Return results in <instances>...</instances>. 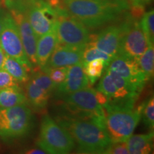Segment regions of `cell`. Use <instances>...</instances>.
<instances>
[{"mask_svg": "<svg viewBox=\"0 0 154 154\" xmlns=\"http://www.w3.org/2000/svg\"><path fill=\"white\" fill-rule=\"evenodd\" d=\"M67 12L88 29L117 21L129 11L128 0H61Z\"/></svg>", "mask_w": 154, "mask_h": 154, "instance_id": "1", "label": "cell"}, {"mask_svg": "<svg viewBox=\"0 0 154 154\" xmlns=\"http://www.w3.org/2000/svg\"><path fill=\"white\" fill-rule=\"evenodd\" d=\"M56 121L70 134L77 143V153H103L111 143L103 125L94 119L63 113L56 118Z\"/></svg>", "mask_w": 154, "mask_h": 154, "instance_id": "2", "label": "cell"}, {"mask_svg": "<svg viewBox=\"0 0 154 154\" xmlns=\"http://www.w3.org/2000/svg\"><path fill=\"white\" fill-rule=\"evenodd\" d=\"M96 89L107 99L106 111L116 109H134L140 92L116 73L106 68Z\"/></svg>", "mask_w": 154, "mask_h": 154, "instance_id": "3", "label": "cell"}, {"mask_svg": "<svg viewBox=\"0 0 154 154\" xmlns=\"http://www.w3.org/2000/svg\"><path fill=\"white\" fill-rule=\"evenodd\" d=\"M96 91L88 86L63 96V113L72 116L91 119L103 125L105 111L98 101Z\"/></svg>", "mask_w": 154, "mask_h": 154, "instance_id": "4", "label": "cell"}, {"mask_svg": "<svg viewBox=\"0 0 154 154\" xmlns=\"http://www.w3.org/2000/svg\"><path fill=\"white\" fill-rule=\"evenodd\" d=\"M33 115L27 104L0 107V137L11 141L26 136L32 129Z\"/></svg>", "mask_w": 154, "mask_h": 154, "instance_id": "5", "label": "cell"}, {"mask_svg": "<svg viewBox=\"0 0 154 154\" xmlns=\"http://www.w3.org/2000/svg\"><path fill=\"white\" fill-rule=\"evenodd\" d=\"M36 143L46 153L51 154L69 153L76 146L70 134L48 114L42 118Z\"/></svg>", "mask_w": 154, "mask_h": 154, "instance_id": "6", "label": "cell"}, {"mask_svg": "<svg viewBox=\"0 0 154 154\" xmlns=\"http://www.w3.org/2000/svg\"><path fill=\"white\" fill-rule=\"evenodd\" d=\"M143 103L136 109H116L106 111L103 125L111 143L124 142L130 138L141 118Z\"/></svg>", "mask_w": 154, "mask_h": 154, "instance_id": "7", "label": "cell"}, {"mask_svg": "<svg viewBox=\"0 0 154 154\" xmlns=\"http://www.w3.org/2000/svg\"><path fill=\"white\" fill-rule=\"evenodd\" d=\"M54 9L57 14L55 29L58 44L70 47H86L92 37L88 28L67 12L61 3Z\"/></svg>", "mask_w": 154, "mask_h": 154, "instance_id": "8", "label": "cell"}, {"mask_svg": "<svg viewBox=\"0 0 154 154\" xmlns=\"http://www.w3.org/2000/svg\"><path fill=\"white\" fill-rule=\"evenodd\" d=\"M15 22L24 46L25 52L33 65L35 72L38 68L36 61V43L38 37L34 33L25 12L22 0H3L2 2Z\"/></svg>", "mask_w": 154, "mask_h": 154, "instance_id": "9", "label": "cell"}, {"mask_svg": "<svg viewBox=\"0 0 154 154\" xmlns=\"http://www.w3.org/2000/svg\"><path fill=\"white\" fill-rule=\"evenodd\" d=\"M0 47L6 55L14 58L22 64L28 73L35 72L33 65L25 52L18 28L9 12L6 13L0 33Z\"/></svg>", "mask_w": 154, "mask_h": 154, "instance_id": "10", "label": "cell"}, {"mask_svg": "<svg viewBox=\"0 0 154 154\" xmlns=\"http://www.w3.org/2000/svg\"><path fill=\"white\" fill-rule=\"evenodd\" d=\"M124 31L119 47L118 55L137 59L148 48V42L140 23L130 14L124 17Z\"/></svg>", "mask_w": 154, "mask_h": 154, "instance_id": "11", "label": "cell"}, {"mask_svg": "<svg viewBox=\"0 0 154 154\" xmlns=\"http://www.w3.org/2000/svg\"><path fill=\"white\" fill-rule=\"evenodd\" d=\"M31 26L37 37L54 27L57 20L55 9L46 0H22Z\"/></svg>", "mask_w": 154, "mask_h": 154, "instance_id": "12", "label": "cell"}, {"mask_svg": "<svg viewBox=\"0 0 154 154\" xmlns=\"http://www.w3.org/2000/svg\"><path fill=\"white\" fill-rule=\"evenodd\" d=\"M56 87L46 73L42 70L36 71L26 82V97L28 103L36 110H43L47 106Z\"/></svg>", "mask_w": 154, "mask_h": 154, "instance_id": "13", "label": "cell"}, {"mask_svg": "<svg viewBox=\"0 0 154 154\" xmlns=\"http://www.w3.org/2000/svg\"><path fill=\"white\" fill-rule=\"evenodd\" d=\"M106 69L113 71L141 92L149 79L140 69L136 59L117 55L109 63Z\"/></svg>", "mask_w": 154, "mask_h": 154, "instance_id": "14", "label": "cell"}, {"mask_svg": "<svg viewBox=\"0 0 154 154\" xmlns=\"http://www.w3.org/2000/svg\"><path fill=\"white\" fill-rule=\"evenodd\" d=\"M124 31V21L119 24L108 26L95 37H91L89 44L113 58L118 55Z\"/></svg>", "mask_w": 154, "mask_h": 154, "instance_id": "15", "label": "cell"}, {"mask_svg": "<svg viewBox=\"0 0 154 154\" xmlns=\"http://www.w3.org/2000/svg\"><path fill=\"white\" fill-rule=\"evenodd\" d=\"M89 85L82 62L76 63L69 66L65 79L57 86V96L63 97Z\"/></svg>", "mask_w": 154, "mask_h": 154, "instance_id": "16", "label": "cell"}, {"mask_svg": "<svg viewBox=\"0 0 154 154\" xmlns=\"http://www.w3.org/2000/svg\"><path fill=\"white\" fill-rule=\"evenodd\" d=\"M84 48L57 44L45 67H69L82 62Z\"/></svg>", "mask_w": 154, "mask_h": 154, "instance_id": "17", "label": "cell"}, {"mask_svg": "<svg viewBox=\"0 0 154 154\" xmlns=\"http://www.w3.org/2000/svg\"><path fill=\"white\" fill-rule=\"evenodd\" d=\"M58 44L55 26L52 29L37 38L36 43V61L40 70L47 66L50 57Z\"/></svg>", "mask_w": 154, "mask_h": 154, "instance_id": "18", "label": "cell"}, {"mask_svg": "<svg viewBox=\"0 0 154 154\" xmlns=\"http://www.w3.org/2000/svg\"><path fill=\"white\" fill-rule=\"evenodd\" d=\"M153 131L146 134L131 135L126 140L128 153L131 154H149L153 149Z\"/></svg>", "mask_w": 154, "mask_h": 154, "instance_id": "19", "label": "cell"}, {"mask_svg": "<svg viewBox=\"0 0 154 154\" xmlns=\"http://www.w3.org/2000/svg\"><path fill=\"white\" fill-rule=\"evenodd\" d=\"M26 95L20 87H10L0 89V107L8 108L21 104H27Z\"/></svg>", "mask_w": 154, "mask_h": 154, "instance_id": "20", "label": "cell"}, {"mask_svg": "<svg viewBox=\"0 0 154 154\" xmlns=\"http://www.w3.org/2000/svg\"><path fill=\"white\" fill-rule=\"evenodd\" d=\"M2 69L9 73L19 82L26 83L30 79L28 72L22 64L14 58L6 54Z\"/></svg>", "mask_w": 154, "mask_h": 154, "instance_id": "21", "label": "cell"}, {"mask_svg": "<svg viewBox=\"0 0 154 154\" xmlns=\"http://www.w3.org/2000/svg\"><path fill=\"white\" fill-rule=\"evenodd\" d=\"M107 66L105 61L100 59H94L84 64V72L87 76L89 84L93 85L96 81L101 78Z\"/></svg>", "mask_w": 154, "mask_h": 154, "instance_id": "22", "label": "cell"}, {"mask_svg": "<svg viewBox=\"0 0 154 154\" xmlns=\"http://www.w3.org/2000/svg\"><path fill=\"white\" fill-rule=\"evenodd\" d=\"M140 69L150 80L153 78L154 73V47L149 44L143 54L136 59Z\"/></svg>", "mask_w": 154, "mask_h": 154, "instance_id": "23", "label": "cell"}, {"mask_svg": "<svg viewBox=\"0 0 154 154\" xmlns=\"http://www.w3.org/2000/svg\"><path fill=\"white\" fill-rule=\"evenodd\" d=\"M140 26L145 34L148 44L154 45V11L153 9L145 12L139 22Z\"/></svg>", "mask_w": 154, "mask_h": 154, "instance_id": "24", "label": "cell"}, {"mask_svg": "<svg viewBox=\"0 0 154 154\" xmlns=\"http://www.w3.org/2000/svg\"><path fill=\"white\" fill-rule=\"evenodd\" d=\"M96 59H103L105 61V62L109 65L110 61L113 59V57H111L110 55L108 54L103 52L99 49L88 44L86 47L84 48V51H83L82 55V63L83 65L88 63V61H91L92 60Z\"/></svg>", "mask_w": 154, "mask_h": 154, "instance_id": "25", "label": "cell"}, {"mask_svg": "<svg viewBox=\"0 0 154 154\" xmlns=\"http://www.w3.org/2000/svg\"><path fill=\"white\" fill-rule=\"evenodd\" d=\"M141 117H143L144 124L150 131L154 128V99L152 96L146 102H144Z\"/></svg>", "mask_w": 154, "mask_h": 154, "instance_id": "26", "label": "cell"}, {"mask_svg": "<svg viewBox=\"0 0 154 154\" xmlns=\"http://www.w3.org/2000/svg\"><path fill=\"white\" fill-rule=\"evenodd\" d=\"M69 67H45L41 69L42 72L46 73L56 86L62 83L66 78Z\"/></svg>", "mask_w": 154, "mask_h": 154, "instance_id": "27", "label": "cell"}, {"mask_svg": "<svg viewBox=\"0 0 154 154\" xmlns=\"http://www.w3.org/2000/svg\"><path fill=\"white\" fill-rule=\"evenodd\" d=\"M10 87H19V82H17L7 71L1 69H0V89Z\"/></svg>", "mask_w": 154, "mask_h": 154, "instance_id": "28", "label": "cell"}, {"mask_svg": "<svg viewBox=\"0 0 154 154\" xmlns=\"http://www.w3.org/2000/svg\"><path fill=\"white\" fill-rule=\"evenodd\" d=\"M103 154H128V150L126 141L111 143L104 150Z\"/></svg>", "mask_w": 154, "mask_h": 154, "instance_id": "29", "label": "cell"}, {"mask_svg": "<svg viewBox=\"0 0 154 154\" xmlns=\"http://www.w3.org/2000/svg\"><path fill=\"white\" fill-rule=\"evenodd\" d=\"M24 153L28 154H45L47 153L44 150L42 149H30L28 150H26L24 151Z\"/></svg>", "mask_w": 154, "mask_h": 154, "instance_id": "30", "label": "cell"}, {"mask_svg": "<svg viewBox=\"0 0 154 154\" xmlns=\"http://www.w3.org/2000/svg\"><path fill=\"white\" fill-rule=\"evenodd\" d=\"M7 11L4 10L3 9L0 8V33H1L2 29L4 25V20H5V17Z\"/></svg>", "mask_w": 154, "mask_h": 154, "instance_id": "31", "label": "cell"}, {"mask_svg": "<svg viewBox=\"0 0 154 154\" xmlns=\"http://www.w3.org/2000/svg\"><path fill=\"white\" fill-rule=\"evenodd\" d=\"M5 54L3 51V50L2 49V48L0 47V69H2V67H3L4 61H5Z\"/></svg>", "mask_w": 154, "mask_h": 154, "instance_id": "32", "label": "cell"}, {"mask_svg": "<svg viewBox=\"0 0 154 154\" xmlns=\"http://www.w3.org/2000/svg\"><path fill=\"white\" fill-rule=\"evenodd\" d=\"M133 3L138 4V5H145L146 4L149 3L151 0H131Z\"/></svg>", "mask_w": 154, "mask_h": 154, "instance_id": "33", "label": "cell"}, {"mask_svg": "<svg viewBox=\"0 0 154 154\" xmlns=\"http://www.w3.org/2000/svg\"><path fill=\"white\" fill-rule=\"evenodd\" d=\"M2 2H3V0H0V7H1V5L2 4Z\"/></svg>", "mask_w": 154, "mask_h": 154, "instance_id": "34", "label": "cell"}]
</instances>
